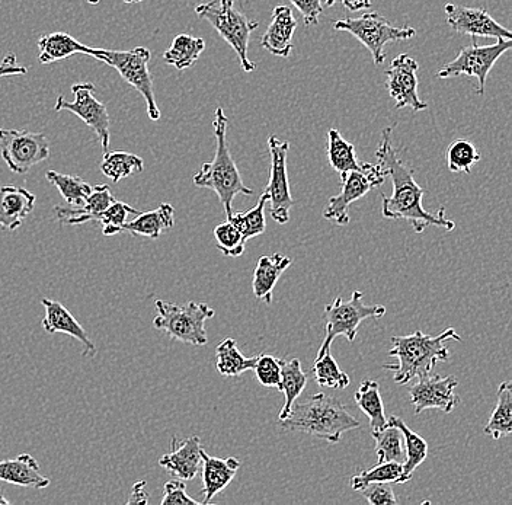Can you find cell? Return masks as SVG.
I'll return each mask as SVG.
<instances>
[{"mask_svg":"<svg viewBox=\"0 0 512 505\" xmlns=\"http://www.w3.org/2000/svg\"><path fill=\"white\" fill-rule=\"evenodd\" d=\"M27 73V67L18 65V60H16L14 53L8 54V56L0 62V78H6V76H22L27 75Z\"/></svg>","mask_w":512,"mask_h":505,"instance_id":"48","label":"cell"},{"mask_svg":"<svg viewBox=\"0 0 512 505\" xmlns=\"http://www.w3.org/2000/svg\"><path fill=\"white\" fill-rule=\"evenodd\" d=\"M201 440L198 436L179 441L172 439V452L159 459V465L176 479L192 481L201 468Z\"/></svg>","mask_w":512,"mask_h":505,"instance_id":"18","label":"cell"},{"mask_svg":"<svg viewBox=\"0 0 512 505\" xmlns=\"http://www.w3.org/2000/svg\"><path fill=\"white\" fill-rule=\"evenodd\" d=\"M307 385L306 373L303 372L302 363L299 359L286 361L281 359V386L278 391L283 392L286 396V402L281 409L278 420H284L290 414L294 402L302 395Z\"/></svg>","mask_w":512,"mask_h":505,"instance_id":"30","label":"cell"},{"mask_svg":"<svg viewBox=\"0 0 512 505\" xmlns=\"http://www.w3.org/2000/svg\"><path fill=\"white\" fill-rule=\"evenodd\" d=\"M360 492L371 505L398 504V498L389 484H371Z\"/></svg>","mask_w":512,"mask_h":505,"instance_id":"46","label":"cell"},{"mask_svg":"<svg viewBox=\"0 0 512 505\" xmlns=\"http://www.w3.org/2000/svg\"><path fill=\"white\" fill-rule=\"evenodd\" d=\"M140 213L142 212L134 209V207L128 206L127 203L115 200L114 203H111L108 209L101 214L98 223H101L102 233H104L105 236H114L121 233V228H123L124 223L127 222L130 214H136L137 216V214Z\"/></svg>","mask_w":512,"mask_h":505,"instance_id":"43","label":"cell"},{"mask_svg":"<svg viewBox=\"0 0 512 505\" xmlns=\"http://www.w3.org/2000/svg\"><path fill=\"white\" fill-rule=\"evenodd\" d=\"M204 49H206V41L203 38L179 34L172 41V46L163 53V60L178 70H185L197 62Z\"/></svg>","mask_w":512,"mask_h":505,"instance_id":"33","label":"cell"},{"mask_svg":"<svg viewBox=\"0 0 512 505\" xmlns=\"http://www.w3.org/2000/svg\"><path fill=\"white\" fill-rule=\"evenodd\" d=\"M336 2H338V0H322V5H325L326 8H331V6H334ZM341 2L344 3L345 8L351 12L371 8V0H341Z\"/></svg>","mask_w":512,"mask_h":505,"instance_id":"50","label":"cell"},{"mask_svg":"<svg viewBox=\"0 0 512 505\" xmlns=\"http://www.w3.org/2000/svg\"><path fill=\"white\" fill-rule=\"evenodd\" d=\"M46 180L59 190V193L62 194L64 201L69 206H82L86 198L89 197V194L92 193V185H89L88 182L83 181L80 177H75V175H64L56 171H48Z\"/></svg>","mask_w":512,"mask_h":505,"instance_id":"38","label":"cell"},{"mask_svg":"<svg viewBox=\"0 0 512 505\" xmlns=\"http://www.w3.org/2000/svg\"><path fill=\"white\" fill-rule=\"evenodd\" d=\"M371 436L376 441L379 463H403V460H405V441H403L402 431L395 424L387 421L386 427L379 431H373Z\"/></svg>","mask_w":512,"mask_h":505,"instance_id":"36","label":"cell"},{"mask_svg":"<svg viewBox=\"0 0 512 505\" xmlns=\"http://www.w3.org/2000/svg\"><path fill=\"white\" fill-rule=\"evenodd\" d=\"M457 386H459V380L454 376L431 375V373L419 376L418 382L409 389L415 414H422L425 409H438L444 414H450L460 404V396L456 393Z\"/></svg>","mask_w":512,"mask_h":505,"instance_id":"15","label":"cell"},{"mask_svg":"<svg viewBox=\"0 0 512 505\" xmlns=\"http://www.w3.org/2000/svg\"><path fill=\"white\" fill-rule=\"evenodd\" d=\"M0 503H3V504H9V501L6 500V498H3L2 497V492H0Z\"/></svg>","mask_w":512,"mask_h":505,"instance_id":"53","label":"cell"},{"mask_svg":"<svg viewBox=\"0 0 512 505\" xmlns=\"http://www.w3.org/2000/svg\"><path fill=\"white\" fill-rule=\"evenodd\" d=\"M96 88L94 83L83 82L76 83L72 86V94L75 101L69 102L60 95L57 98L54 111H70L78 115L80 120L86 124L98 137L101 143L102 150L108 152L110 147L111 133H110V114H108L107 107L101 101L95 98Z\"/></svg>","mask_w":512,"mask_h":505,"instance_id":"13","label":"cell"},{"mask_svg":"<svg viewBox=\"0 0 512 505\" xmlns=\"http://www.w3.org/2000/svg\"><path fill=\"white\" fill-rule=\"evenodd\" d=\"M201 466H203V503L210 504L211 500L223 491L235 478L240 468V462L236 457H213L207 455L206 450L201 449Z\"/></svg>","mask_w":512,"mask_h":505,"instance_id":"22","label":"cell"},{"mask_svg":"<svg viewBox=\"0 0 512 505\" xmlns=\"http://www.w3.org/2000/svg\"><path fill=\"white\" fill-rule=\"evenodd\" d=\"M364 294L352 293L351 299L345 302L341 296L336 297L332 305H328L323 313L326 325V337L320 345L318 356L320 359L326 351L331 350L335 338L345 337L348 343H354L358 334V326L366 319H380L386 315V308L382 305H364Z\"/></svg>","mask_w":512,"mask_h":505,"instance_id":"7","label":"cell"},{"mask_svg":"<svg viewBox=\"0 0 512 505\" xmlns=\"http://www.w3.org/2000/svg\"><path fill=\"white\" fill-rule=\"evenodd\" d=\"M0 155L14 174L24 175L50 158V142L43 133L0 129Z\"/></svg>","mask_w":512,"mask_h":505,"instance_id":"11","label":"cell"},{"mask_svg":"<svg viewBox=\"0 0 512 505\" xmlns=\"http://www.w3.org/2000/svg\"><path fill=\"white\" fill-rule=\"evenodd\" d=\"M149 503V492L146 491V482L137 481L131 488L130 498L127 504H147Z\"/></svg>","mask_w":512,"mask_h":505,"instance_id":"49","label":"cell"},{"mask_svg":"<svg viewBox=\"0 0 512 505\" xmlns=\"http://www.w3.org/2000/svg\"><path fill=\"white\" fill-rule=\"evenodd\" d=\"M0 481L32 489H44L50 485V479L41 475L37 460L27 453L0 462Z\"/></svg>","mask_w":512,"mask_h":505,"instance_id":"24","label":"cell"},{"mask_svg":"<svg viewBox=\"0 0 512 505\" xmlns=\"http://www.w3.org/2000/svg\"><path fill=\"white\" fill-rule=\"evenodd\" d=\"M41 305L46 310V316H44L43 324L41 325H43V329L47 334L70 335V337L85 345L83 356H96L98 350H96L94 341L89 338L88 332L79 324L78 319L67 308H64L62 303L56 302V300L43 299L41 300Z\"/></svg>","mask_w":512,"mask_h":505,"instance_id":"19","label":"cell"},{"mask_svg":"<svg viewBox=\"0 0 512 505\" xmlns=\"http://www.w3.org/2000/svg\"><path fill=\"white\" fill-rule=\"evenodd\" d=\"M268 149L271 155L270 182L265 187L268 203L271 204V217L274 222L286 225L290 220V209L294 200L290 193L287 174V156L290 143L283 142L277 136L268 137Z\"/></svg>","mask_w":512,"mask_h":505,"instance_id":"14","label":"cell"},{"mask_svg":"<svg viewBox=\"0 0 512 505\" xmlns=\"http://www.w3.org/2000/svg\"><path fill=\"white\" fill-rule=\"evenodd\" d=\"M217 248L226 257L238 258L246 249V239L230 222L222 223L214 229Z\"/></svg>","mask_w":512,"mask_h":505,"instance_id":"42","label":"cell"},{"mask_svg":"<svg viewBox=\"0 0 512 505\" xmlns=\"http://www.w3.org/2000/svg\"><path fill=\"white\" fill-rule=\"evenodd\" d=\"M418 69V62L408 54H399L387 69L386 88L398 110L405 107L414 111L427 110V102H422L418 95Z\"/></svg>","mask_w":512,"mask_h":505,"instance_id":"16","label":"cell"},{"mask_svg":"<svg viewBox=\"0 0 512 505\" xmlns=\"http://www.w3.org/2000/svg\"><path fill=\"white\" fill-rule=\"evenodd\" d=\"M283 431H297L339 443L342 434L360 428V421L352 417L345 404L334 396L318 393L302 404L293 405L287 418L280 421Z\"/></svg>","mask_w":512,"mask_h":505,"instance_id":"2","label":"cell"},{"mask_svg":"<svg viewBox=\"0 0 512 505\" xmlns=\"http://www.w3.org/2000/svg\"><path fill=\"white\" fill-rule=\"evenodd\" d=\"M450 340L462 341L454 328H447L437 337L425 335L422 331L405 337H393L389 356L398 359V363L384 364L383 369L393 373V380L398 385H406L415 377L431 373L440 361L448 360L450 351L446 343Z\"/></svg>","mask_w":512,"mask_h":505,"instance_id":"3","label":"cell"},{"mask_svg":"<svg viewBox=\"0 0 512 505\" xmlns=\"http://www.w3.org/2000/svg\"><path fill=\"white\" fill-rule=\"evenodd\" d=\"M480 158L482 156H480L479 150L467 140H454L447 149L448 169L454 174H460V172L470 174L472 166L478 163Z\"/></svg>","mask_w":512,"mask_h":505,"instance_id":"41","label":"cell"},{"mask_svg":"<svg viewBox=\"0 0 512 505\" xmlns=\"http://www.w3.org/2000/svg\"><path fill=\"white\" fill-rule=\"evenodd\" d=\"M195 14L200 19H206L213 25L220 37L236 51L240 66L246 73L254 72L256 66L249 60L248 46L252 31L259 27L258 22L249 21L239 9L235 0H211L195 6Z\"/></svg>","mask_w":512,"mask_h":505,"instance_id":"5","label":"cell"},{"mask_svg":"<svg viewBox=\"0 0 512 505\" xmlns=\"http://www.w3.org/2000/svg\"><path fill=\"white\" fill-rule=\"evenodd\" d=\"M34 207L35 196L27 188L14 185L0 188V228L9 232L21 228Z\"/></svg>","mask_w":512,"mask_h":505,"instance_id":"23","label":"cell"},{"mask_svg":"<svg viewBox=\"0 0 512 505\" xmlns=\"http://www.w3.org/2000/svg\"><path fill=\"white\" fill-rule=\"evenodd\" d=\"M387 172L382 165L364 163L361 171L348 172L342 180V190L338 196L329 198L328 207L323 210L326 220L345 226L350 223L348 207L357 200L367 196L373 188L380 187L386 181Z\"/></svg>","mask_w":512,"mask_h":505,"instance_id":"12","label":"cell"},{"mask_svg":"<svg viewBox=\"0 0 512 505\" xmlns=\"http://www.w3.org/2000/svg\"><path fill=\"white\" fill-rule=\"evenodd\" d=\"M336 31H347L370 50L374 65L380 66L386 59L384 46L395 41L411 40L416 31L411 27H393L386 18L376 12H367L360 18H347L334 22Z\"/></svg>","mask_w":512,"mask_h":505,"instance_id":"9","label":"cell"},{"mask_svg":"<svg viewBox=\"0 0 512 505\" xmlns=\"http://www.w3.org/2000/svg\"><path fill=\"white\" fill-rule=\"evenodd\" d=\"M389 423L395 424L402 431L405 441V460H403V484L411 481L419 465L425 462L428 456V443L418 433L412 431L405 421L399 417H390Z\"/></svg>","mask_w":512,"mask_h":505,"instance_id":"28","label":"cell"},{"mask_svg":"<svg viewBox=\"0 0 512 505\" xmlns=\"http://www.w3.org/2000/svg\"><path fill=\"white\" fill-rule=\"evenodd\" d=\"M312 373L315 375L316 383L320 388L344 391L351 385L350 376L339 369L338 363L332 357L331 350L326 351L320 359L315 360Z\"/></svg>","mask_w":512,"mask_h":505,"instance_id":"40","label":"cell"},{"mask_svg":"<svg viewBox=\"0 0 512 505\" xmlns=\"http://www.w3.org/2000/svg\"><path fill=\"white\" fill-rule=\"evenodd\" d=\"M163 494L165 495H163L162 501H160V504L162 505L201 504L187 494V485H185V481H181V479H174V481L166 482L165 487H163Z\"/></svg>","mask_w":512,"mask_h":505,"instance_id":"45","label":"cell"},{"mask_svg":"<svg viewBox=\"0 0 512 505\" xmlns=\"http://www.w3.org/2000/svg\"><path fill=\"white\" fill-rule=\"evenodd\" d=\"M38 60L41 65H50V63L60 62V60L69 59L75 54H88L96 57L98 49L85 46L75 37L67 33H51L44 35L38 40Z\"/></svg>","mask_w":512,"mask_h":505,"instance_id":"25","label":"cell"},{"mask_svg":"<svg viewBox=\"0 0 512 505\" xmlns=\"http://www.w3.org/2000/svg\"><path fill=\"white\" fill-rule=\"evenodd\" d=\"M175 209L172 204H160L158 209L152 212L137 214L136 219L126 222L121 228V232L131 233L133 236H143V238L158 239L165 230L174 228Z\"/></svg>","mask_w":512,"mask_h":505,"instance_id":"26","label":"cell"},{"mask_svg":"<svg viewBox=\"0 0 512 505\" xmlns=\"http://www.w3.org/2000/svg\"><path fill=\"white\" fill-rule=\"evenodd\" d=\"M214 136H216V155L211 162L204 163L201 171L194 177L195 187L213 190L223 204L224 212L229 217L233 213V200L238 194L252 196L254 191L243 184L235 159L227 146V117L223 108L214 113Z\"/></svg>","mask_w":512,"mask_h":505,"instance_id":"4","label":"cell"},{"mask_svg":"<svg viewBox=\"0 0 512 505\" xmlns=\"http://www.w3.org/2000/svg\"><path fill=\"white\" fill-rule=\"evenodd\" d=\"M216 357L217 372L226 377H239L249 370H254L256 359H258V356H243L233 338H227L217 345Z\"/></svg>","mask_w":512,"mask_h":505,"instance_id":"34","label":"cell"},{"mask_svg":"<svg viewBox=\"0 0 512 505\" xmlns=\"http://www.w3.org/2000/svg\"><path fill=\"white\" fill-rule=\"evenodd\" d=\"M85 2H88L89 5H98L101 0H85Z\"/></svg>","mask_w":512,"mask_h":505,"instance_id":"52","label":"cell"},{"mask_svg":"<svg viewBox=\"0 0 512 505\" xmlns=\"http://www.w3.org/2000/svg\"><path fill=\"white\" fill-rule=\"evenodd\" d=\"M290 2L302 14L307 27L319 24V17L323 12L322 0H290Z\"/></svg>","mask_w":512,"mask_h":505,"instance_id":"47","label":"cell"},{"mask_svg":"<svg viewBox=\"0 0 512 505\" xmlns=\"http://www.w3.org/2000/svg\"><path fill=\"white\" fill-rule=\"evenodd\" d=\"M473 44L470 47H463L459 56L444 66L437 73L438 78H457V76H472L478 79L479 86L476 89L479 95L485 94L486 81L492 67L498 62L502 54L510 51L512 40H496L491 46H478L476 38H472Z\"/></svg>","mask_w":512,"mask_h":505,"instance_id":"10","label":"cell"},{"mask_svg":"<svg viewBox=\"0 0 512 505\" xmlns=\"http://www.w3.org/2000/svg\"><path fill=\"white\" fill-rule=\"evenodd\" d=\"M156 318L153 326L168 334L172 340L191 345L208 343L206 321L214 318L216 312L207 303L190 302L185 306L156 300Z\"/></svg>","mask_w":512,"mask_h":505,"instance_id":"6","label":"cell"},{"mask_svg":"<svg viewBox=\"0 0 512 505\" xmlns=\"http://www.w3.org/2000/svg\"><path fill=\"white\" fill-rule=\"evenodd\" d=\"M150 51L144 47L128 51L98 49L95 59L120 73L121 78L142 94L147 105L150 120H160V110L156 104L155 89L150 75Z\"/></svg>","mask_w":512,"mask_h":505,"instance_id":"8","label":"cell"},{"mask_svg":"<svg viewBox=\"0 0 512 505\" xmlns=\"http://www.w3.org/2000/svg\"><path fill=\"white\" fill-rule=\"evenodd\" d=\"M297 19L290 6L278 5L272 11V22L261 38V46L278 57L290 56L293 50V35L296 33Z\"/></svg>","mask_w":512,"mask_h":505,"instance_id":"21","label":"cell"},{"mask_svg":"<svg viewBox=\"0 0 512 505\" xmlns=\"http://www.w3.org/2000/svg\"><path fill=\"white\" fill-rule=\"evenodd\" d=\"M144 169V161L140 156L134 153L121 152H105L104 159L101 163V171L105 177L110 178L112 182H120L124 178L133 174H140Z\"/></svg>","mask_w":512,"mask_h":505,"instance_id":"35","label":"cell"},{"mask_svg":"<svg viewBox=\"0 0 512 505\" xmlns=\"http://www.w3.org/2000/svg\"><path fill=\"white\" fill-rule=\"evenodd\" d=\"M115 198L111 194L110 185L102 184L92 187V193L86 198L85 203L79 207H54L57 219L62 225L79 226L88 222H98L101 214L108 209Z\"/></svg>","mask_w":512,"mask_h":505,"instance_id":"20","label":"cell"},{"mask_svg":"<svg viewBox=\"0 0 512 505\" xmlns=\"http://www.w3.org/2000/svg\"><path fill=\"white\" fill-rule=\"evenodd\" d=\"M486 436L499 440L512 434V383L510 380L501 383L498 389V402L488 424L483 428Z\"/></svg>","mask_w":512,"mask_h":505,"instance_id":"29","label":"cell"},{"mask_svg":"<svg viewBox=\"0 0 512 505\" xmlns=\"http://www.w3.org/2000/svg\"><path fill=\"white\" fill-rule=\"evenodd\" d=\"M393 127H386L382 133V142L376 156L379 165L386 169L387 177L393 184L390 197L382 194L383 216L386 219L408 220L415 233H422L428 226H437L446 230L456 229V223L446 219V209L441 207L437 213H430L422 207L424 188L416 184L414 171L409 169L396 155L392 147Z\"/></svg>","mask_w":512,"mask_h":505,"instance_id":"1","label":"cell"},{"mask_svg":"<svg viewBox=\"0 0 512 505\" xmlns=\"http://www.w3.org/2000/svg\"><path fill=\"white\" fill-rule=\"evenodd\" d=\"M291 262H293L291 258L278 254V252L270 255V257L259 258L255 268L254 281H252L256 299L270 305L272 290H274L280 277L283 276L284 271L290 267Z\"/></svg>","mask_w":512,"mask_h":505,"instance_id":"27","label":"cell"},{"mask_svg":"<svg viewBox=\"0 0 512 505\" xmlns=\"http://www.w3.org/2000/svg\"><path fill=\"white\" fill-rule=\"evenodd\" d=\"M124 2L128 3V5H131V3H142L144 0H124Z\"/></svg>","mask_w":512,"mask_h":505,"instance_id":"51","label":"cell"},{"mask_svg":"<svg viewBox=\"0 0 512 505\" xmlns=\"http://www.w3.org/2000/svg\"><path fill=\"white\" fill-rule=\"evenodd\" d=\"M255 376L258 382L265 388H277L281 386V359L271 354H259L255 363Z\"/></svg>","mask_w":512,"mask_h":505,"instance_id":"44","label":"cell"},{"mask_svg":"<svg viewBox=\"0 0 512 505\" xmlns=\"http://www.w3.org/2000/svg\"><path fill=\"white\" fill-rule=\"evenodd\" d=\"M326 153L334 171L341 175V180L347 177L348 172L363 169L364 163L357 161L354 145L347 142L338 130H329Z\"/></svg>","mask_w":512,"mask_h":505,"instance_id":"31","label":"cell"},{"mask_svg":"<svg viewBox=\"0 0 512 505\" xmlns=\"http://www.w3.org/2000/svg\"><path fill=\"white\" fill-rule=\"evenodd\" d=\"M447 24L456 33L470 35L472 38L488 37L495 40H512L510 30L502 27L489 15L485 8H469V6L447 3L444 6Z\"/></svg>","mask_w":512,"mask_h":505,"instance_id":"17","label":"cell"},{"mask_svg":"<svg viewBox=\"0 0 512 505\" xmlns=\"http://www.w3.org/2000/svg\"><path fill=\"white\" fill-rule=\"evenodd\" d=\"M267 203L268 197L264 193L259 197L258 204H256L254 209L246 213H232L227 217V222L232 223L245 236L246 241L256 238V236L262 235L265 229H267V222H265V206H267Z\"/></svg>","mask_w":512,"mask_h":505,"instance_id":"39","label":"cell"},{"mask_svg":"<svg viewBox=\"0 0 512 505\" xmlns=\"http://www.w3.org/2000/svg\"><path fill=\"white\" fill-rule=\"evenodd\" d=\"M371 484H403L402 463H379L374 468L361 471L351 478V488L354 491H361Z\"/></svg>","mask_w":512,"mask_h":505,"instance_id":"37","label":"cell"},{"mask_svg":"<svg viewBox=\"0 0 512 505\" xmlns=\"http://www.w3.org/2000/svg\"><path fill=\"white\" fill-rule=\"evenodd\" d=\"M355 404L367 415L370 420L371 433L386 427L387 420L384 417L382 395H380L379 383L366 379L361 382L360 388L354 395Z\"/></svg>","mask_w":512,"mask_h":505,"instance_id":"32","label":"cell"}]
</instances>
